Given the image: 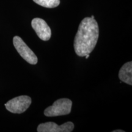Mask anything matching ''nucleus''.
<instances>
[{
    "instance_id": "423d86ee",
    "label": "nucleus",
    "mask_w": 132,
    "mask_h": 132,
    "mask_svg": "<svg viewBox=\"0 0 132 132\" xmlns=\"http://www.w3.org/2000/svg\"><path fill=\"white\" fill-rule=\"evenodd\" d=\"M33 29L41 40H48L52 36V31L45 20L40 18H35L31 21Z\"/></svg>"
},
{
    "instance_id": "9d476101",
    "label": "nucleus",
    "mask_w": 132,
    "mask_h": 132,
    "mask_svg": "<svg viewBox=\"0 0 132 132\" xmlns=\"http://www.w3.org/2000/svg\"><path fill=\"white\" fill-rule=\"evenodd\" d=\"M85 57H86V59H88L89 57V54H86V55L85 56Z\"/></svg>"
},
{
    "instance_id": "f03ea898",
    "label": "nucleus",
    "mask_w": 132,
    "mask_h": 132,
    "mask_svg": "<svg viewBox=\"0 0 132 132\" xmlns=\"http://www.w3.org/2000/svg\"><path fill=\"white\" fill-rule=\"evenodd\" d=\"M72 102L69 98H60L56 100L52 106L48 107L44 111L47 117H54L67 115L70 113Z\"/></svg>"
},
{
    "instance_id": "6e6552de",
    "label": "nucleus",
    "mask_w": 132,
    "mask_h": 132,
    "mask_svg": "<svg viewBox=\"0 0 132 132\" xmlns=\"http://www.w3.org/2000/svg\"><path fill=\"white\" fill-rule=\"evenodd\" d=\"M37 4L47 8H54L60 4V0H33Z\"/></svg>"
},
{
    "instance_id": "0eeeda50",
    "label": "nucleus",
    "mask_w": 132,
    "mask_h": 132,
    "mask_svg": "<svg viewBox=\"0 0 132 132\" xmlns=\"http://www.w3.org/2000/svg\"><path fill=\"white\" fill-rule=\"evenodd\" d=\"M119 78L122 82L132 85V62L130 61L124 64L119 72Z\"/></svg>"
},
{
    "instance_id": "1a4fd4ad",
    "label": "nucleus",
    "mask_w": 132,
    "mask_h": 132,
    "mask_svg": "<svg viewBox=\"0 0 132 132\" xmlns=\"http://www.w3.org/2000/svg\"><path fill=\"white\" fill-rule=\"evenodd\" d=\"M113 132H124L123 130H116L113 131Z\"/></svg>"
},
{
    "instance_id": "7ed1b4c3",
    "label": "nucleus",
    "mask_w": 132,
    "mask_h": 132,
    "mask_svg": "<svg viewBox=\"0 0 132 132\" xmlns=\"http://www.w3.org/2000/svg\"><path fill=\"white\" fill-rule=\"evenodd\" d=\"M31 98L27 95L15 97L5 104V106L8 111L12 113L21 114L24 113L31 105Z\"/></svg>"
},
{
    "instance_id": "20e7f679",
    "label": "nucleus",
    "mask_w": 132,
    "mask_h": 132,
    "mask_svg": "<svg viewBox=\"0 0 132 132\" xmlns=\"http://www.w3.org/2000/svg\"><path fill=\"white\" fill-rule=\"evenodd\" d=\"M13 44L20 55L26 61L32 65H35L37 63V57L21 37L19 36H15L13 39Z\"/></svg>"
},
{
    "instance_id": "f257e3e1",
    "label": "nucleus",
    "mask_w": 132,
    "mask_h": 132,
    "mask_svg": "<svg viewBox=\"0 0 132 132\" xmlns=\"http://www.w3.org/2000/svg\"><path fill=\"white\" fill-rule=\"evenodd\" d=\"M99 36L97 21L91 17H86L81 21L74 40V49L78 56L90 54L96 45Z\"/></svg>"
},
{
    "instance_id": "39448f33",
    "label": "nucleus",
    "mask_w": 132,
    "mask_h": 132,
    "mask_svg": "<svg viewBox=\"0 0 132 132\" xmlns=\"http://www.w3.org/2000/svg\"><path fill=\"white\" fill-rule=\"evenodd\" d=\"M74 124L72 122H67L59 125L53 122L42 123L39 125L38 132H71L73 131Z\"/></svg>"
},
{
    "instance_id": "9b49d317",
    "label": "nucleus",
    "mask_w": 132,
    "mask_h": 132,
    "mask_svg": "<svg viewBox=\"0 0 132 132\" xmlns=\"http://www.w3.org/2000/svg\"><path fill=\"white\" fill-rule=\"evenodd\" d=\"M91 18H92V19H94V16L92 15V16H91Z\"/></svg>"
}]
</instances>
